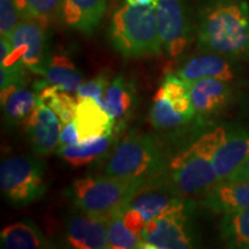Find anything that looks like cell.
Segmentation results:
<instances>
[{"label":"cell","mask_w":249,"mask_h":249,"mask_svg":"<svg viewBox=\"0 0 249 249\" xmlns=\"http://www.w3.org/2000/svg\"><path fill=\"white\" fill-rule=\"evenodd\" d=\"M176 191L166 177L151 180L140 187L126 207L138 210L145 222L169 213L189 203Z\"/></svg>","instance_id":"8fae6325"},{"label":"cell","mask_w":249,"mask_h":249,"mask_svg":"<svg viewBox=\"0 0 249 249\" xmlns=\"http://www.w3.org/2000/svg\"><path fill=\"white\" fill-rule=\"evenodd\" d=\"M227 59L229 58L213 52H204L203 54L195 55L187 60L181 68H179L177 75L187 83L207 77H214L231 82L235 79V71Z\"/></svg>","instance_id":"e0dca14e"},{"label":"cell","mask_w":249,"mask_h":249,"mask_svg":"<svg viewBox=\"0 0 249 249\" xmlns=\"http://www.w3.org/2000/svg\"><path fill=\"white\" fill-rule=\"evenodd\" d=\"M107 0H64L62 21L85 35H91L101 23Z\"/></svg>","instance_id":"d6986e66"},{"label":"cell","mask_w":249,"mask_h":249,"mask_svg":"<svg viewBox=\"0 0 249 249\" xmlns=\"http://www.w3.org/2000/svg\"><path fill=\"white\" fill-rule=\"evenodd\" d=\"M1 248L6 249H42L51 245L44 233L35 223L23 219L6 226L0 233Z\"/></svg>","instance_id":"ffe728a7"},{"label":"cell","mask_w":249,"mask_h":249,"mask_svg":"<svg viewBox=\"0 0 249 249\" xmlns=\"http://www.w3.org/2000/svg\"><path fill=\"white\" fill-rule=\"evenodd\" d=\"M197 48L249 60V6L246 0H205L198 13Z\"/></svg>","instance_id":"6da1fadb"},{"label":"cell","mask_w":249,"mask_h":249,"mask_svg":"<svg viewBox=\"0 0 249 249\" xmlns=\"http://www.w3.org/2000/svg\"><path fill=\"white\" fill-rule=\"evenodd\" d=\"M169 169L166 155L157 140L147 134H130L114 149L105 165V174L145 183L161 178Z\"/></svg>","instance_id":"277c9868"},{"label":"cell","mask_w":249,"mask_h":249,"mask_svg":"<svg viewBox=\"0 0 249 249\" xmlns=\"http://www.w3.org/2000/svg\"><path fill=\"white\" fill-rule=\"evenodd\" d=\"M156 17L161 48L170 57H180L192 39L191 22L183 0H158Z\"/></svg>","instance_id":"30bf717a"},{"label":"cell","mask_w":249,"mask_h":249,"mask_svg":"<svg viewBox=\"0 0 249 249\" xmlns=\"http://www.w3.org/2000/svg\"><path fill=\"white\" fill-rule=\"evenodd\" d=\"M74 123L79 133L80 143L111 134L116 126L107 111L91 97L77 101Z\"/></svg>","instance_id":"2e32d148"},{"label":"cell","mask_w":249,"mask_h":249,"mask_svg":"<svg viewBox=\"0 0 249 249\" xmlns=\"http://www.w3.org/2000/svg\"><path fill=\"white\" fill-rule=\"evenodd\" d=\"M22 21L14 0H0V34L9 37Z\"/></svg>","instance_id":"f546056e"},{"label":"cell","mask_w":249,"mask_h":249,"mask_svg":"<svg viewBox=\"0 0 249 249\" xmlns=\"http://www.w3.org/2000/svg\"><path fill=\"white\" fill-rule=\"evenodd\" d=\"M226 180H229V181H249V158L244 161L234 172L230 174Z\"/></svg>","instance_id":"1f68e13d"},{"label":"cell","mask_w":249,"mask_h":249,"mask_svg":"<svg viewBox=\"0 0 249 249\" xmlns=\"http://www.w3.org/2000/svg\"><path fill=\"white\" fill-rule=\"evenodd\" d=\"M61 120L44 102H39L35 111L26 121V128L33 151L38 156H48L59 145Z\"/></svg>","instance_id":"7c38bea8"},{"label":"cell","mask_w":249,"mask_h":249,"mask_svg":"<svg viewBox=\"0 0 249 249\" xmlns=\"http://www.w3.org/2000/svg\"><path fill=\"white\" fill-rule=\"evenodd\" d=\"M108 38L124 58L157 55L161 43L157 28L156 6L124 4L112 17Z\"/></svg>","instance_id":"3957f363"},{"label":"cell","mask_w":249,"mask_h":249,"mask_svg":"<svg viewBox=\"0 0 249 249\" xmlns=\"http://www.w3.org/2000/svg\"><path fill=\"white\" fill-rule=\"evenodd\" d=\"M108 86H110V80H108L107 74H99L80 87V89L76 91V99L80 101L82 98L91 97L96 99L101 107H104V96Z\"/></svg>","instance_id":"f1b7e54d"},{"label":"cell","mask_w":249,"mask_h":249,"mask_svg":"<svg viewBox=\"0 0 249 249\" xmlns=\"http://www.w3.org/2000/svg\"><path fill=\"white\" fill-rule=\"evenodd\" d=\"M195 116L189 85L181 77L169 74L152 99L150 121L155 128L169 129L188 123Z\"/></svg>","instance_id":"ba28073f"},{"label":"cell","mask_w":249,"mask_h":249,"mask_svg":"<svg viewBox=\"0 0 249 249\" xmlns=\"http://www.w3.org/2000/svg\"><path fill=\"white\" fill-rule=\"evenodd\" d=\"M67 245L75 249L108 248L107 222L85 213L68 218L65 227Z\"/></svg>","instance_id":"4fadbf2b"},{"label":"cell","mask_w":249,"mask_h":249,"mask_svg":"<svg viewBox=\"0 0 249 249\" xmlns=\"http://www.w3.org/2000/svg\"><path fill=\"white\" fill-rule=\"evenodd\" d=\"M22 20L36 21L48 27L62 20L64 0H14Z\"/></svg>","instance_id":"4316f807"},{"label":"cell","mask_w":249,"mask_h":249,"mask_svg":"<svg viewBox=\"0 0 249 249\" xmlns=\"http://www.w3.org/2000/svg\"><path fill=\"white\" fill-rule=\"evenodd\" d=\"M194 204L155 217L145 223L141 234L143 249H187L196 245L191 217Z\"/></svg>","instance_id":"52a82bcc"},{"label":"cell","mask_w":249,"mask_h":249,"mask_svg":"<svg viewBox=\"0 0 249 249\" xmlns=\"http://www.w3.org/2000/svg\"><path fill=\"white\" fill-rule=\"evenodd\" d=\"M249 158V132L236 130L227 133L214 155L213 166L217 176V183L225 181L240 165Z\"/></svg>","instance_id":"ac0fdd59"},{"label":"cell","mask_w":249,"mask_h":249,"mask_svg":"<svg viewBox=\"0 0 249 249\" xmlns=\"http://www.w3.org/2000/svg\"><path fill=\"white\" fill-rule=\"evenodd\" d=\"M80 143L79 133H77L76 124L73 121L65 124V127L61 130L60 140H59V147L62 145H75Z\"/></svg>","instance_id":"4dcf8cb0"},{"label":"cell","mask_w":249,"mask_h":249,"mask_svg":"<svg viewBox=\"0 0 249 249\" xmlns=\"http://www.w3.org/2000/svg\"><path fill=\"white\" fill-rule=\"evenodd\" d=\"M40 75L44 76L50 85L67 92H76L83 85V77L73 62L62 55H53L43 70Z\"/></svg>","instance_id":"603a6c76"},{"label":"cell","mask_w":249,"mask_h":249,"mask_svg":"<svg viewBox=\"0 0 249 249\" xmlns=\"http://www.w3.org/2000/svg\"><path fill=\"white\" fill-rule=\"evenodd\" d=\"M42 161L27 156L6 158L0 165V189L7 203L22 208L39 200L46 192Z\"/></svg>","instance_id":"8992f818"},{"label":"cell","mask_w":249,"mask_h":249,"mask_svg":"<svg viewBox=\"0 0 249 249\" xmlns=\"http://www.w3.org/2000/svg\"><path fill=\"white\" fill-rule=\"evenodd\" d=\"M202 204L214 213H233L249 208V181H222L204 193Z\"/></svg>","instance_id":"9a60e30c"},{"label":"cell","mask_w":249,"mask_h":249,"mask_svg":"<svg viewBox=\"0 0 249 249\" xmlns=\"http://www.w3.org/2000/svg\"><path fill=\"white\" fill-rule=\"evenodd\" d=\"M224 127L203 134L188 148L170 160L169 180L183 197L205 193L217 183L213 160L218 148L227 136Z\"/></svg>","instance_id":"7a4b0ae2"},{"label":"cell","mask_w":249,"mask_h":249,"mask_svg":"<svg viewBox=\"0 0 249 249\" xmlns=\"http://www.w3.org/2000/svg\"><path fill=\"white\" fill-rule=\"evenodd\" d=\"M189 95L195 116L209 117L224 108L232 97L229 81L207 77L189 83Z\"/></svg>","instance_id":"5bb4252c"},{"label":"cell","mask_w":249,"mask_h":249,"mask_svg":"<svg viewBox=\"0 0 249 249\" xmlns=\"http://www.w3.org/2000/svg\"><path fill=\"white\" fill-rule=\"evenodd\" d=\"M108 248L133 249L142 248V240L139 235L130 231L124 220V209L117 211L107 220Z\"/></svg>","instance_id":"83f0119b"},{"label":"cell","mask_w":249,"mask_h":249,"mask_svg":"<svg viewBox=\"0 0 249 249\" xmlns=\"http://www.w3.org/2000/svg\"><path fill=\"white\" fill-rule=\"evenodd\" d=\"M36 90L28 89L20 86L11 90L1 97V105L4 110L5 123L8 126L27 121L39 103Z\"/></svg>","instance_id":"7402d4cb"},{"label":"cell","mask_w":249,"mask_h":249,"mask_svg":"<svg viewBox=\"0 0 249 249\" xmlns=\"http://www.w3.org/2000/svg\"><path fill=\"white\" fill-rule=\"evenodd\" d=\"M134 107V92L124 76L114 77L105 91L104 108L116 123L123 120Z\"/></svg>","instance_id":"d4e9b609"},{"label":"cell","mask_w":249,"mask_h":249,"mask_svg":"<svg viewBox=\"0 0 249 249\" xmlns=\"http://www.w3.org/2000/svg\"><path fill=\"white\" fill-rule=\"evenodd\" d=\"M35 90L40 102H44L55 112L61 120L62 124H66L74 120L77 107V99L70 95V92L58 89L50 85L48 81H39L36 83Z\"/></svg>","instance_id":"cb8c5ba5"},{"label":"cell","mask_w":249,"mask_h":249,"mask_svg":"<svg viewBox=\"0 0 249 249\" xmlns=\"http://www.w3.org/2000/svg\"><path fill=\"white\" fill-rule=\"evenodd\" d=\"M220 232L230 248L249 249V208L224 213Z\"/></svg>","instance_id":"484cf974"},{"label":"cell","mask_w":249,"mask_h":249,"mask_svg":"<svg viewBox=\"0 0 249 249\" xmlns=\"http://www.w3.org/2000/svg\"><path fill=\"white\" fill-rule=\"evenodd\" d=\"M8 38L13 52L0 66L21 64L40 75L51 59L46 27L36 21L22 20Z\"/></svg>","instance_id":"9c48e42d"},{"label":"cell","mask_w":249,"mask_h":249,"mask_svg":"<svg viewBox=\"0 0 249 249\" xmlns=\"http://www.w3.org/2000/svg\"><path fill=\"white\" fill-rule=\"evenodd\" d=\"M129 5H140V6H156L158 0H126Z\"/></svg>","instance_id":"d6a6232c"},{"label":"cell","mask_w":249,"mask_h":249,"mask_svg":"<svg viewBox=\"0 0 249 249\" xmlns=\"http://www.w3.org/2000/svg\"><path fill=\"white\" fill-rule=\"evenodd\" d=\"M142 185L107 174L89 176L76 179L67 189V195L81 213L107 222L128 204Z\"/></svg>","instance_id":"5b68a950"},{"label":"cell","mask_w":249,"mask_h":249,"mask_svg":"<svg viewBox=\"0 0 249 249\" xmlns=\"http://www.w3.org/2000/svg\"><path fill=\"white\" fill-rule=\"evenodd\" d=\"M114 142L113 133L105 134L97 139L81 142L75 145H62L57 148L59 157L73 166H83L101 160L107 155Z\"/></svg>","instance_id":"44dd1931"}]
</instances>
